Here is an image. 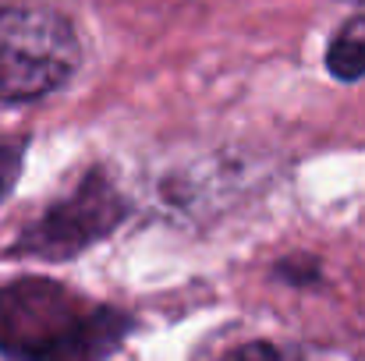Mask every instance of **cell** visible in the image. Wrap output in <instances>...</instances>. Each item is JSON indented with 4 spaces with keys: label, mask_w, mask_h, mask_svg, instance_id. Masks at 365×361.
<instances>
[{
    "label": "cell",
    "mask_w": 365,
    "mask_h": 361,
    "mask_svg": "<svg viewBox=\"0 0 365 361\" xmlns=\"http://www.w3.org/2000/svg\"><path fill=\"white\" fill-rule=\"evenodd\" d=\"M131 319L53 280L0 287V351L14 361H107Z\"/></svg>",
    "instance_id": "6da1fadb"
},
{
    "label": "cell",
    "mask_w": 365,
    "mask_h": 361,
    "mask_svg": "<svg viewBox=\"0 0 365 361\" xmlns=\"http://www.w3.org/2000/svg\"><path fill=\"white\" fill-rule=\"evenodd\" d=\"M124 206L118 184L103 174L93 170L82 177V184L53 202L14 244L18 255H36V258H71L86 251L89 244L103 241L124 220Z\"/></svg>",
    "instance_id": "3957f363"
},
{
    "label": "cell",
    "mask_w": 365,
    "mask_h": 361,
    "mask_svg": "<svg viewBox=\"0 0 365 361\" xmlns=\"http://www.w3.org/2000/svg\"><path fill=\"white\" fill-rule=\"evenodd\" d=\"M327 68L341 82L365 78V14H355L341 25V32L327 50Z\"/></svg>",
    "instance_id": "277c9868"
},
{
    "label": "cell",
    "mask_w": 365,
    "mask_h": 361,
    "mask_svg": "<svg viewBox=\"0 0 365 361\" xmlns=\"http://www.w3.org/2000/svg\"><path fill=\"white\" fill-rule=\"evenodd\" d=\"M71 21L50 7H0V103H29L57 93L78 68Z\"/></svg>",
    "instance_id": "7a4b0ae2"
},
{
    "label": "cell",
    "mask_w": 365,
    "mask_h": 361,
    "mask_svg": "<svg viewBox=\"0 0 365 361\" xmlns=\"http://www.w3.org/2000/svg\"><path fill=\"white\" fill-rule=\"evenodd\" d=\"M21 156H25L21 142H4L0 145V202L7 199V192L14 188V181L21 174Z\"/></svg>",
    "instance_id": "5b68a950"
},
{
    "label": "cell",
    "mask_w": 365,
    "mask_h": 361,
    "mask_svg": "<svg viewBox=\"0 0 365 361\" xmlns=\"http://www.w3.org/2000/svg\"><path fill=\"white\" fill-rule=\"evenodd\" d=\"M220 361H287L273 344H266V340H255V344H242V347H235L231 355H224Z\"/></svg>",
    "instance_id": "8992f818"
}]
</instances>
